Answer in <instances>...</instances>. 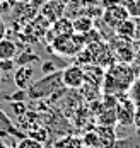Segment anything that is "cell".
Wrapping results in <instances>:
<instances>
[{
    "instance_id": "cell-1",
    "label": "cell",
    "mask_w": 140,
    "mask_h": 148,
    "mask_svg": "<svg viewBox=\"0 0 140 148\" xmlns=\"http://www.w3.org/2000/svg\"><path fill=\"white\" fill-rule=\"evenodd\" d=\"M135 70L130 63H118L114 61L113 65H109L108 70L104 72L103 77V92L106 95H114V97H121L125 92H128L132 84L135 82Z\"/></svg>"
},
{
    "instance_id": "cell-2",
    "label": "cell",
    "mask_w": 140,
    "mask_h": 148,
    "mask_svg": "<svg viewBox=\"0 0 140 148\" xmlns=\"http://www.w3.org/2000/svg\"><path fill=\"white\" fill-rule=\"evenodd\" d=\"M67 89L62 82V72L46 73L43 78L32 82L26 89V95L29 99H46L51 95H57V92Z\"/></svg>"
},
{
    "instance_id": "cell-3",
    "label": "cell",
    "mask_w": 140,
    "mask_h": 148,
    "mask_svg": "<svg viewBox=\"0 0 140 148\" xmlns=\"http://www.w3.org/2000/svg\"><path fill=\"white\" fill-rule=\"evenodd\" d=\"M51 46H53V49H55L58 55H62V56H75L79 51L84 49L86 39H84V34H77V32L62 34V36L53 38Z\"/></svg>"
},
{
    "instance_id": "cell-4",
    "label": "cell",
    "mask_w": 140,
    "mask_h": 148,
    "mask_svg": "<svg viewBox=\"0 0 140 148\" xmlns=\"http://www.w3.org/2000/svg\"><path fill=\"white\" fill-rule=\"evenodd\" d=\"M109 49L113 53V58L118 63H132L135 60V45L132 39H125L116 36L113 43H109Z\"/></svg>"
},
{
    "instance_id": "cell-5",
    "label": "cell",
    "mask_w": 140,
    "mask_h": 148,
    "mask_svg": "<svg viewBox=\"0 0 140 148\" xmlns=\"http://www.w3.org/2000/svg\"><path fill=\"white\" fill-rule=\"evenodd\" d=\"M101 109L97 114V121L99 126H113L116 123V109H118V97L114 95H106L104 94V101L103 104H99Z\"/></svg>"
},
{
    "instance_id": "cell-6",
    "label": "cell",
    "mask_w": 140,
    "mask_h": 148,
    "mask_svg": "<svg viewBox=\"0 0 140 148\" xmlns=\"http://www.w3.org/2000/svg\"><path fill=\"white\" fill-rule=\"evenodd\" d=\"M62 82L67 89H80L84 84H86V73H84V68L74 63L70 66H67L62 72Z\"/></svg>"
},
{
    "instance_id": "cell-7",
    "label": "cell",
    "mask_w": 140,
    "mask_h": 148,
    "mask_svg": "<svg viewBox=\"0 0 140 148\" xmlns=\"http://www.w3.org/2000/svg\"><path fill=\"white\" fill-rule=\"evenodd\" d=\"M135 104L132 99L126 97H118V109H116V123L121 126H133V116H135Z\"/></svg>"
},
{
    "instance_id": "cell-8",
    "label": "cell",
    "mask_w": 140,
    "mask_h": 148,
    "mask_svg": "<svg viewBox=\"0 0 140 148\" xmlns=\"http://www.w3.org/2000/svg\"><path fill=\"white\" fill-rule=\"evenodd\" d=\"M130 15L126 12V9L123 7V3H120V5H114V7H108V9H104L103 10V22L111 27V29H114L120 22H123L125 19H128Z\"/></svg>"
},
{
    "instance_id": "cell-9",
    "label": "cell",
    "mask_w": 140,
    "mask_h": 148,
    "mask_svg": "<svg viewBox=\"0 0 140 148\" xmlns=\"http://www.w3.org/2000/svg\"><path fill=\"white\" fill-rule=\"evenodd\" d=\"M9 136L10 138H19V140L26 138V134L22 131H19L17 126L12 123V119L7 116V112H3L0 109V138H9Z\"/></svg>"
},
{
    "instance_id": "cell-10",
    "label": "cell",
    "mask_w": 140,
    "mask_h": 148,
    "mask_svg": "<svg viewBox=\"0 0 140 148\" xmlns=\"http://www.w3.org/2000/svg\"><path fill=\"white\" fill-rule=\"evenodd\" d=\"M32 77H34V68L31 65H24V66H17L16 75H14V82L21 90H26L32 84Z\"/></svg>"
},
{
    "instance_id": "cell-11",
    "label": "cell",
    "mask_w": 140,
    "mask_h": 148,
    "mask_svg": "<svg viewBox=\"0 0 140 148\" xmlns=\"http://www.w3.org/2000/svg\"><path fill=\"white\" fill-rule=\"evenodd\" d=\"M114 34L120 36V38H125V39H137V22L128 17L125 19L123 22H120L116 27H114Z\"/></svg>"
},
{
    "instance_id": "cell-12",
    "label": "cell",
    "mask_w": 140,
    "mask_h": 148,
    "mask_svg": "<svg viewBox=\"0 0 140 148\" xmlns=\"http://www.w3.org/2000/svg\"><path fill=\"white\" fill-rule=\"evenodd\" d=\"M17 55H19V48L12 39L9 38L0 39V60H16Z\"/></svg>"
},
{
    "instance_id": "cell-13",
    "label": "cell",
    "mask_w": 140,
    "mask_h": 148,
    "mask_svg": "<svg viewBox=\"0 0 140 148\" xmlns=\"http://www.w3.org/2000/svg\"><path fill=\"white\" fill-rule=\"evenodd\" d=\"M53 148H87L84 140L79 136H63L55 141Z\"/></svg>"
},
{
    "instance_id": "cell-14",
    "label": "cell",
    "mask_w": 140,
    "mask_h": 148,
    "mask_svg": "<svg viewBox=\"0 0 140 148\" xmlns=\"http://www.w3.org/2000/svg\"><path fill=\"white\" fill-rule=\"evenodd\" d=\"M63 9H65V5H63V3H58V2L50 0L48 3L43 5V14L46 15L50 21H55V15H57V19H60V17H62Z\"/></svg>"
},
{
    "instance_id": "cell-15",
    "label": "cell",
    "mask_w": 140,
    "mask_h": 148,
    "mask_svg": "<svg viewBox=\"0 0 140 148\" xmlns=\"http://www.w3.org/2000/svg\"><path fill=\"white\" fill-rule=\"evenodd\" d=\"M92 24L94 22L89 15H80V17H77V19L72 22L74 32H77V34H86V32L92 31Z\"/></svg>"
},
{
    "instance_id": "cell-16",
    "label": "cell",
    "mask_w": 140,
    "mask_h": 148,
    "mask_svg": "<svg viewBox=\"0 0 140 148\" xmlns=\"http://www.w3.org/2000/svg\"><path fill=\"white\" fill-rule=\"evenodd\" d=\"M53 32H55L57 36H62V34H72V32H74V26H72V22H70L68 19L60 17V19H57V21L53 22Z\"/></svg>"
},
{
    "instance_id": "cell-17",
    "label": "cell",
    "mask_w": 140,
    "mask_h": 148,
    "mask_svg": "<svg viewBox=\"0 0 140 148\" xmlns=\"http://www.w3.org/2000/svg\"><path fill=\"white\" fill-rule=\"evenodd\" d=\"M123 7L132 19H140V0H123Z\"/></svg>"
},
{
    "instance_id": "cell-18",
    "label": "cell",
    "mask_w": 140,
    "mask_h": 148,
    "mask_svg": "<svg viewBox=\"0 0 140 148\" xmlns=\"http://www.w3.org/2000/svg\"><path fill=\"white\" fill-rule=\"evenodd\" d=\"M32 61H39V56L34 55L31 51H26V53H21L16 56V65L17 66H24V65H29Z\"/></svg>"
},
{
    "instance_id": "cell-19",
    "label": "cell",
    "mask_w": 140,
    "mask_h": 148,
    "mask_svg": "<svg viewBox=\"0 0 140 148\" xmlns=\"http://www.w3.org/2000/svg\"><path fill=\"white\" fill-rule=\"evenodd\" d=\"M16 148H45V145H43V141H39L36 138L26 136V138L19 140V143H17Z\"/></svg>"
},
{
    "instance_id": "cell-20",
    "label": "cell",
    "mask_w": 140,
    "mask_h": 148,
    "mask_svg": "<svg viewBox=\"0 0 140 148\" xmlns=\"http://www.w3.org/2000/svg\"><path fill=\"white\" fill-rule=\"evenodd\" d=\"M128 97L135 106H140V78H135V82L132 84V87L128 90Z\"/></svg>"
},
{
    "instance_id": "cell-21",
    "label": "cell",
    "mask_w": 140,
    "mask_h": 148,
    "mask_svg": "<svg viewBox=\"0 0 140 148\" xmlns=\"http://www.w3.org/2000/svg\"><path fill=\"white\" fill-rule=\"evenodd\" d=\"M16 60H0V68L2 72H12L16 68Z\"/></svg>"
},
{
    "instance_id": "cell-22",
    "label": "cell",
    "mask_w": 140,
    "mask_h": 148,
    "mask_svg": "<svg viewBox=\"0 0 140 148\" xmlns=\"http://www.w3.org/2000/svg\"><path fill=\"white\" fill-rule=\"evenodd\" d=\"M133 126H135V131L140 134V106L135 107V116H133Z\"/></svg>"
},
{
    "instance_id": "cell-23",
    "label": "cell",
    "mask_w": 140,
    "mask_h": 148,
    "mask_svg": "<svg viewBox=\"0 0 140 148\" xmlns=\"http://www.w3.org/2000/svg\"><path fill=\"white\" fill-rule=\"evenodd\" d=\"M101 3H103L104 9H108V7H114V5L123 3V0H101Z\"/></svg>"
},
{
    "instance_id": "cell-24",
    "label": "cell",
    "mask_w": 140,
    "mask_h": 148,
    "mask_svg": "<svg viewBox=\"0 0 140 148\" xmlns=\"http://www.w3.org/2000/svg\"><path fill=\"white\" fill-rule=\"evenodd\" d=\"M43 70H45L46 73H53V72H57V70H55V65H53L51 61H45V63H43Z\"/></svg>"
},
{
    "instance_id": "cell-25",
    "label": "cell",
    "mask_w": 140,
    "mask_h": 148,
    "mask_svg": "<svg viewBox=\"0 0 140 148\" xmlns=\"http://www.w3.org/2000/svg\"><path fill=\"white\" fill-rule=\"evenodd\" d=\"M135 45V56L140 58V39H137V43H133Z\"/></svg>"
},
{
    "instance_id": "cell-26",
    "label": "cell",
    "mask_w": 140,
    "mask_h": 148,
    "mask_svg": "<svg viewBox=\"0 0 140 148\" xmlns=\"http://www.w3.org/2000/svg\"><path fill=\"white\" fill-rule=\"evenodd\" d=\"M34 5H39V3H45V0H31Z\"/></svg>"
},
{
    "instance_id": "cell-27",
    "label": "cell",
    "mask_w": 140,
    "mask_h": 148,
    "mask_svg": "<svg viewBox=\"0 0 140 148\" xmlns=\"http://www.w3.org/2000/svg\"><path fill=\"white\" fill-rule=\"evenodd\" d=\"M53 2H58V3H63V5H65V3H67L68 0H53Z\"/></svg>"
},
{
    "instance_id": "cell-28",
    "label": "cell",
    "mask_w": 140,
    "mask_h": 148,
    "mask_svg": "<svg viewBox=\"0 0 140 148\" xmlns=\"http://www.w3.org/2000/svg\"><path fill=\"white\" fill-rule=\"evenodd\" d=\"M5 27V24H3V21H2V17H0V29H3Z\"/></svg>"
},
{
    "instance_id": "cell-29",
    "label": "cell",
    "mask_w": 140,
    "mask_h": 148,
    "mask_svg": "<svg viewBox=\"0 0 140 148\" xmlns=\"http://www.w3.org/2000/svg\"><path fill=\"white\" fill-rule=\"evenodd\" d=\"M0 78H2V68H0Z\"/></svg>"
},
{
    "instance_id": "cell-30",
    "label": "cell",
    "mask_w": 140,
    "mask_h": 148,
    "mask_svg": "<svg viewBox=\"0 0 140 148\" xmlns=\"http://www.w3.org/2000/svg\"><path fill=\"white\" fill-rule=\"evenodd\" d=\"M0 2H2V0H0Z\"/></svg>"
}]
</instances>
